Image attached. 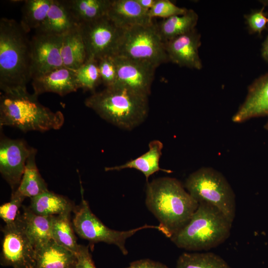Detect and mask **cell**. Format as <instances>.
Wrapping results in <instances>:
<instances>
[{
	"label": "cell",
	"mask_w": 268,
	"mask_h": 268,
	"mask_svg": "<svg viewBox=\"0 0 268 268\" xmlns=\"http://www.w3.org/2000/svg\"><path fill=\"white\" fill-rule=\"evenodd\" d=\"M35 251L34 268H75V254L53 240Z\"/></svg>",
	"instance_id": "obj_20"
},
{
	"label": "cell",
	"mask_w": 268,
	"mask_h": 268,
	"mask_svg": "<svg viewBox=\"0 0 268 268\" xmlns=\"http://www.w3.org/2000/svg\"><path fill=\"white\" fill-rule=\"evenodd\" d=\"M22 208V212H19L18 216L36 251L52 240L51 230L53 216L37 215L28 207L24 206Z\"/></svg>",
	"instance_id": "obj_18"
},
{
	"label": "cell",
	"mask_w": 268,
	"mask_h": 268,
	"mask_svg": "<svg viewBox=\"0 0 268 268\" xmlns=\"http://www.w3.org/2000/svg\"><path fill=\"white\" fill-rule=\"evenodd\" d=\"M148 146V150L137 158L121 165L105 167V170L110 171L127 168L135 169L144 174L147 182H148L149 177L156 172L162 171L170 172V171L162 169L159 167V160L163 147L162 142L158 140H153L149 142Z\"/></svg>",
	"instance_id": "obj_22"
},
{
	"label": "cell",
	"mask_w": 268,
	"mask_h": 268,
	"mask_svg": "<svg viewBox=\"0 0 268 268\" xmlns=\"http://www.w3.org/2000/svg\"><path fill=\"white\" fill-rule=\"evenodd\" d=\"M164 43L169 61L180 67L196 69L202 68L199 53L201 35L196 29Z\"/></svg>",
	"instance_id": "obj_14"
},
{
	"label": "cell",
	"mask_w": 268,
	"mask_h": 268,
	"mask_svg": "<svg viewBox=\"0 0 268 268\" xmlns=\"http://www.w3.org/2000/svg\"><path fill=\"white\" fill-rule=\"evenodd\" d=\"M130 265L135 268H168L162 263L148 259L134 261L131 263Z\"/></svg>",
	"instance_id": "obj_36"
},
{
	"label": "cell",
	"mask_w": 268,
	"mask_h": 268,
	"mask_svg": "<svg viewBox=\"0 0 268 268\" xmlns=\"http://www.w3.org/2000/svg\"></svg>",
	"instance_id": "obj_41"
},
{
	"label": "cell",
	"mask_w": 268,
	"mask_h": 268,
	"mask_svg": "<svg viewBox=\"0 0 268 268\" xmlns=\"http://www.w3.org/2000/svg\"><path fill=\"white\" fill-rule=\"evenodd\" d=\"M266 128H267V129L268 130V123H267V124L266 125Z\"/></svg>",
	"instance_id": "obj_39"
},
{
	"label": "cell",
	"mask_w": 268,
	"mask_h": 268,
	"mask_svg": "<svg viewBox=\"0 0 268 268\" xmlns=\"http://www.w3.org/2000/svg\"><path fill=\"white\" fill-rule=\"evenodd\" d=\"M84 103L104 120L126 130L139 126L148 112L147 96L119 84L94 92Z\"/></svg>",
	"instance_id": "obj_4"
},
{
	"label": "cell",
	"mask_w": 268,
	"mask_h": 268,
	"mask_svg": "<svg viewBox=\"0 0 268 268\" xmlns=\"http://www.w3.org/2000/svg\"><path fill=\"white\" fill-rule=\"evenodd\" d=\"M38 96L29 93L27 89L1 92L0 127H12L24 133L61 129L65 123L63 113L44 106Z\"/></svg>",
	"instance_id": "obj_2"
},
{
	"label": "cell",
	"mask_w": 268,
	"mask_h": 268,
	"mask_svg": "<svg viewBox=\"0 0 268 268\" xmlns=\"http://www.w3.org/2000/svg\"><path fill=\"white\" fill-rule=\"evenodd\" d=\"M85 44L87 60H96L116 55L124 30L108 17L80 24Z\"/></svg>",
	"instance_id": "obj_9"
},
{
	"label": "cell",
	"mask_w": 268,
	"mask_h": 268,
	"mask_svg": "<svg viewBox=\"0 0 268 268\" xmlns=\"http://www.w3.org/2000/svg\"><path fill=\"white\" fill-rule=\"evenodd\" d=\"M24 199L11 194L10 201L0 205V217L5 224H10L15 221Z\"/></svg>",
	"instance_id": "obj_33"
},
{
	"label": "cell",
	"mask_w": 268,
	"mask_h": 268,
	"mask_svg": "<svg viewBox=\"0 0 268 268\" xmlns=\"http://www.w3.org/2000/svg\"><path fill=\"white\" fill-rule=\"evenodd\" d=\"M34 93L53 92L61 96L80 88L75 71L63 67L32 79Z\"/></svg>",
	"instance_id": "obj_15"
},
{
	"label": "cell",
	"mask_w": 268,
	"mask_h": 268,
	"mask_svg": "<svg viewBox=\"0 0 268 268\" xmlns=\"http://www.w3.org/2000/svg\"><path fill=\"white\" fill-rule=\"evenodd\" d=\"M107 16L123 30L153 23L148 10L142 7L136 0H112Z\"/></svg>",
	"instance_id": "obj_17"
},
{
	"label": "cell",
	"mask_w": 268,
	"mask_h": 268,
	"mask_svg": "<svg viewBox=\"0 0 268 268\" xmlns=\"http://www.w3.org/2000/svg\"><path fill=\"white\" fill-rule=\"evenodd\" d=\"M79 25L66 0H52L45 22L36 32L63 35Z\"/></svg>",
	"instance_id": "obj_19"
},
{
	"label": "cell",
	"mask_w": 268,
	"mask_h": 268,
	"mask_svg": "<svg viewBox=\"0 0 268 268\" xmlns=\"http://www.w3.org/2000/svg\"><path fill=\"white\" fill-rule=\"evenodd\" d=\"M113 58L117 72L116 84L148 97L156 67L119 55L113 56Z\"/></svg>",
	"instance_id": "obj_13"
},
{
	"label": "cell",
	"mask_w": 268,
	"mask_h": 268,
	"mask_svg": "<svg viewBox=\"0 0 268 268\" xmlns=\"http://www.w3.org/2000/svg\"><path fill=\"white\" fill-rule=\"evenodd\" d=\"M134 268V267H132V266H130V267H128V268Z\"/></svg>",
	"instance_id": "obj_40"
},
{
	"label": "cell",
	"mask_w": 268,
	"mask_h": 268,
	"mask_svg": "<svg viewBox=\"0 0 268 268\" xmlns=\"http://www.w3.org/2000/svg\"><path fill=\"white\" fill-rule=\"evenodd\" d=\"M188 9L180 7L168 0H156L154 5L148 10L150 16L153 19L158 17L166 19L175 15H182Z\"/></svg>",
	"instance_id": "obj_31"
},
{
	"label": "cell",
	"mask_w": 268,
	"mask_h": 268,
	"mask_svg": "<svg viewBox=\"0 0 268 268\" xmlns=\"http://www.w3.org/2000/svg\"><path fill=\"white\" fill-rule=\"evenodd\" d=\"M264 6L260 10L255 11L246 16L247 23L252 33L261 34L268 24V18L266 16Z\"/></svg>",
	"instance_id": "obj_34"
},
{
	"label": "cell",
	"mask_w": 268,
	"mask_h": 268,
	"mask_svg": "<svg viewBox=\"0 0 268 268\" xmlns=\"http://www.w3.org/2000/svg\"><path fill=\"white\" fill-rule=\"evenodd\" d=\"M116 55L148 63L156 67L169 62L165 43L154 23L124 30Z\"/></svg>",
	"instance_id": "obj_8"
},
{
	"label": "cell",
	"mask_w": 268,
	"mask_h": 268,
	"mask_svg": "<svg viewBox=\"0 0 268 268\" xmlns=\"http://www.w3.org/2000/svg\"><path fill=\"white\" fill-rule=\"evenodd\" d=\"M176 268H231L220 256L213 253H183Z\"/></svg>",
	"instance_id": "obj_29"
},
{
	"label": "cell",
	"mask_w": 268,
	"mask_h": 268,
	"mask_svg": "<svg viewBox=\"0 0 268 268\" xmlns=\"http://www.w3.org/2000/svg\"><path fill=\"white\" fill-rule=\"evenodd\" d=\"M3 238L0 263L13 268H34L35 249L22 226L18 216L14 222L2 228Z\"/></svg>",
	"instance_id": "obj_10"
},
{
	"label": "cell",
	"mask_w": 268,
	"mask_h": 268,
	"mask_svg": "<svg viewBox=\"0 0 268 268\" xmlns=\"http://www.w3.org/2000/svg\"><path fill=\"white\" fill-rule=\"evenodd\" d=\"M37 152V150L34 148L29 156L20 182L11 194L24 199H31L49 190L36 163Z\"/></svg>",
	"instance_id": "obj_23"
},
{
	"label": "cell",
	"mask_w": 268,
	"mask_h": 268,
	"mask_svg": "<svg viewBox=\"0 0 268 268\" xmlns=\"http://www.w3.org/2000/svg\"><path fill=\"white\" fill-rule=\"evenodd\" d=\"M71 212L54 215L52 224V238L58 245L76 254L78 244L72 223L70 221Z\"/></svg>",
	"instance_id": "obj_28"
},
{
	"label": "cell",
	"mask_w": 268,
	"mask_h": 268,
	"mask_svg": "<svg viewBox=\"0 0 268 268\" xmlns=\"http://www.w3.org/2000/svg\"><path fill=\"white\" fill-rule=\"evenodd\" d=\"M34 149L23 139L0 136V173L12 192L18 187L27 160Z\"/></svg>",
	"instance_id": "obj_12"
},
{
	"label": "cell",
	"mask_w": 268,
	"mask_h": 268,
	"mask_svg": "<svg viewBox=\"0 0 268 268\" xmlns=\"http://www.w3.org/2000/svg\"><path fill=\"white\" fill-rule=\"evenodd\" d=\"M89 245H79L78 251L75 254V268H96L89 252Z\"/></svg>",
	"instance_id": "obj_35"
},
{
	"label": "cell",
	"mask_w": 268,
	"mask_h": 268,
	"mask_svg": "<svg viewBox=\"0 0 268 268\" xmlns=\"http://www.w3.org/2000/svg\"><path fill=\"white\" fill-rule=\"evenodd\" d=\"M262 55L263 58L268 62V36L263 43Z\"/></svg>",
	"instance_id": "obj_38"
},
{
	"label": "cell",
	"mask_w": 268,
	"mask_h": 268,
	"mask_svg": "<svg viewBox=\"0 0 268 268\" xmlns=\"http://www.w3.org/2000/svg\"><path fill=\"white\" fill-rule=\"evenodd\" d=\"M145 204L159 221L161 232L171 238L188 222L199 203L178 180L162 177L147 182Z\"/></svg>",
	"instance_id": "obj_1"
},
{
	"label": "cell",
	"mask_w": 268,
	"mask_h": 268,
	"mask_svg": "<svg viewBox=\"0 0 268 268\" xmlns=\"http://www.w3.org/2000/svg\"><path fill=\"white\" fill-rule=\"evenodd\" d=\"M143 8L149 10L155 4L156 0H136Z\"/></svg>",
	"instance_id": "obj_37"
},
{
	"label": "cell",
	"mask_w": 268,
	"mask_h": 268,
	"mask_svg": "<svg viewBox=\"0 0 268 268\" xmlns=\"http://www.w3.org/2000/svg\"><path fill=\"white\" fill-rule=\"evenodd\" d=\"M101 82L106 87L113 86L117 82V72L113 56H106L98 60Z\"/></svg>",
	"instance_id": "obj_32"
},
{
	"label": "cell",
	"mask_w": 268,
	"mask_h": 268,
	"mask_svg": "<svg viewBox=\"0 0 268 268\" xmlns=\"http://www.w3.org/2000/svg\"><path fill=\"white\" fill-rule=\"evenodd\" d=\"M232 224L217 208L200 202L188 222L170 239L177 247L186 250H208L227 240Z\"/></svg>",
	"instance_id": "obj_5"
},
{
	"label": "cell",
	"mask_w": 268,
	"mask_h": 268,
	"mask_svg": "<svg viewBox=\"0 0 268 268\" xmlns=\"http://www.w3.org/2000/svg\"><path fill=\"white\" fill-rule=\"evenodd\" d=\"M74 206L68 199L48 190L31 198L28 207L37 215L49 216L71 212Z\"/></svg>",
	"instance_id": "obj_24"
},
{
	"label": "cell",
	"mask_w": 268,
	"mask_h": 268,
	"mask_svg": "<svg viewBox=\"0 0 268 268\" xmlns=\"http://www.w3.org/2000/svg\"><path fill=\"white\" fill-rule=\"evenodd\" d=\"M268 114V73L256 79L248 88L246 99L232 117L235 123Z\"/></svg>",
	"instance_id": "obj_16"
},
{
	"label": "cell",
	"mask_w": 268,
	"mask_h": 268,
	"mask_svg": "<svg viewBox=\"0 0 268 268\" xmlns=\"http://www.w3.org/2000/svg\"><path fill=\"white\" fill-rule=\"evenodd\" d=\"M80 183L81 201L79 205L74 206L72 211L74 213L72 224L78 235L89 242L91 250H93L94 244L104 242L116 245L126 256L128 254L125 246L126 241L136 232L146 228H154L161 231L159 225L145 224L127 231H117L108 228L91 211L88 202L84 199L81 181Z\"/></svg>",
	"instance_id": "obj_7"
},
{
	"label": "cell",
	"mask_w": 268,
	"mask_h": 268,
	"mask_svg": "<svg viewBox=\"0 0 268 268\" xmlns=\"http://www.w3.org/2000/svg\"><path fill=\"white\" fill-rule=\"evenodd\" d=\"M62 38L63 35L36 32L30 40L31 80L64 67Z\"/></svg>",
	"instance_id": "obj_11"
},
{
	"label": "cell",
	"mask_w": 268,
	"mask_h": 268,
	"mask_svg": "<svg viewBox=\"0 0 268 268\" xmlns=\"http://www.w3.org/2000/svg\"><path fill=\"white\" fill-rule=\"evenodd\" d=\"M74 71L80 88L84 90L93 91L102 82L98 61L95 59H87Z\"/></svg>",
	"instance_id": "obj_30"
},
{
	"label": "cell",
	"mask_w": 268,
	"mask_h": 268,
	"mask_svg": "<svg viewBox=\"0 0 268 268\" xmlns=\"http://www.w3.org/2000/svg\"><path fill=\"white\" fill-rule=\"evenodd\" d=\"M80 24L107 16L112 0H66Z\"/></svg>",
	"instance_id": "obj_26"
},
{
	"label": "cell",
	"mask_w": 268,
	"mask_h": 268,
	"mask_svg": "<svg viewBox=\"0 0 268 268\" xmlns=\"http://www.w3.org/2000/svg\"><path fill=\"white\" fill-rule=\"evenodd\" d=\"M184 186L198 203L213 205L233 223L236 213L235 195L222 173L211 167H202L191 174Z\"/></svg>",
	"instance_id": "obj_6"
},
{
	"label": "cell",
	"mask_w": 268,
	"mask_h": 268,
	"mask_svg": "<svg viewBox=\"0 0 268 268\" xmlns=\"http://www.w3.org/2000/svg\"><path fill=\"white\" fill-rule=\"evenodd\" d=\"M199 16L193 9H188L182 15L163 19L157 25L160 36L165 43L195 29Z\"/></svg>",
	"instance_id": "obj_25"
},
{
	"label": "cell",
	"mask_w": 268,
	"mask_h": 268,
	"mask_svg": "<svg viewBox=\"0 0 268 268\" xmlns=\"http://www.w3.org/2000/svg\"><path fill=\"white\" fill-rule=\"evenodd\" d=\"M19 22L0 19V89H27L31 80L30 40Z\"/></svg>",
	"instance_id": "obj_3"
},
{
	"label": "cell",
	"mask_w": 268,
	"mask_h": 268,
	"mask_svg": "<svg viewBox=\"0 0 268 268\" xmlns=\"http://www.w3.org/2000/svg\"><path fill=\"white\" fill-rule=\"evenodd\" d=\"M61 56L64 67L76 70L87 60V53L80 25L63 35Z\"/></svg>",
	"instance_id": "obj_21"
},
{
	"label": "cell",
	"mask_w": 268,
	"mask_h": 268,
	"mask_svg": "<svg viewBox=\"0 0 268 268\" xmlns=\"http://www.w3.org/2000/svg\"><path fill=\"white\" fill-rule=\"evenodd\" d=\"M52 0H26L22 7L20 24L28 33L32 30L37 31L45 22Z\"/></svg>",
	"instance_id": "obj_27"
}]
</instances>
